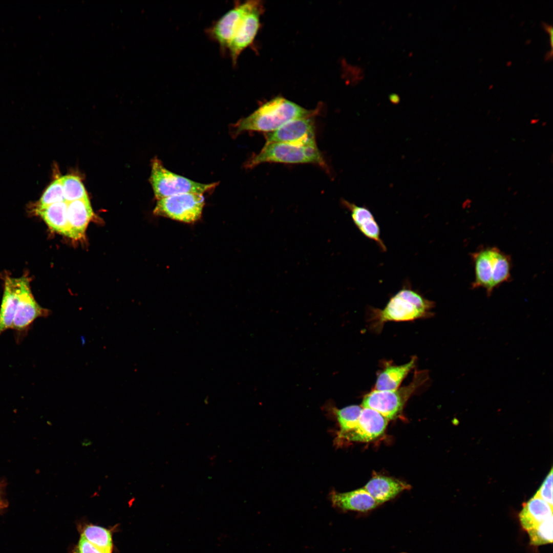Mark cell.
<instances>
[{
    "instance_id": "6da1fadb",
    "label": "cell",
    "mask_w": 553,
    "mask_h": 553,
    "mask_svg": "<svg viewBox=\"0 0 553 553\" xmlns=\"http://www.w3.org/2000/svg\"><path fill=\"white\" fill-rule=\"evenodd\" d=\"M316 113V110H307L285 98L277 97L231 125L230 134L236 138L245 132H271L291 120L313 117Z\"/></svg>"
},
{
    "instance_id": "7a4b0ae2",
    "label": "cell",
    "mask_w": 553,
    "mask_h": 553,
    "mask_svg": "<svg viewBox=\"0 0 553 553\" xmlns=\"http://www.w3.org/2000/svg\"><path fill=\"white\" fill-rule=\"evenodd\" d=\"M435 303L426 298L418 290L407 283L381 309L372 308L374 319L379 324L387 322H405L430 317Z\"/></svg>"
},
{
    "instance_id": "3957f363",
    "label": "cell",
    "mask_w": 553,
    "mask_h": 553,
    "mask_svg": "<svg viewBox=\"0 0 553 553\" xmlns=\"http://www.w3.org/2000/svg\"><path fill=\"white\" fill-rule=\"evenodd\" d=\"M265 162L310 163L328 169L325 160L316 145H298L279 142L266 143L259 153L252 156L246 162L245 167L251 168Z\"/></svg>"
},
{
    "instance_id": "277c9868",
    "label": "cell",
    "mask_w": 553,
    "mask_h": 553,
    "mask_svg": "<svg viewBox=\"0 0 553 553\" xmlns=\"http://www.w3.org/2000/svg\"><path fill=\"white\" fill-rule=\"evenodd\" d=\"M428 379L427 370L416 371L408 385L390 391L373 390L365 395L361 406L378 412L388 420L393 419L400 413L412 395Z\"/></svg>"
},
{
    "instance_id": "5b68a950",
    "label": "cell",
    "mask_w": 553,
    "mask_h": 553,
    "mask_svg": "<svg viewBox=\"0 0 553 553\" xmlns=\"http://www.w3.org/2000/svg\"><path fill=\"white\" fill-rule=\"evenodd\" d=\"M150 181L157 200L185 193L204 195L212 191L218 184V182L201 183L175 174L166 168L157 157L152 160Z\"/></svg>"
},
{
    "instance_id": "8992f818",
    "label": "cell",
    "mask_w": 553,
    "mask_h": 553,
    "mask_svg": "<svg viewBox=\"0 0 553 553\" xmlns=\"http://www.w3.org/2000/svg\"><path fill=\"white\" fill-rule=\"evenodd\" d=\"M204 205L203 194H178L157 200L154 214L178 221L190 223L201 218Z\"/></svg>"
},
{
    "instance_id": "52a82bcc",
    "label": "cell",
    "mask_w": 553,
    "mask_h": 553,
    "mask_svg": "<svg viewBox=\"0 0 553 553\" xmlns=\"http://www.w3.org/2000/svg\"><path fill=\"white\" fill-rule=\"evenodd\" d=\"M50 311L41 307L34 299L30 286L29 278L23 276L18 302L11 329L14 331L17 343H20L27 335L34 321L46 317Z\"/></svg>"
},
{
    "instance_id": "ba28073f",
    "label": "cell",
    "mask_w": 553,
    "mask_h": 553,
    "mask_svg": "<svg viewBox=\"0 0 553 553\" xmlns=\"http://www.w3.org/2000/svg\"><path fill=\"white\" fill-rule=\"evenodd\" d=\"M258 2L248 1L242 3L237 2L233 8L206 29V34L219 45L222 54L227 53L228 46L238 26Z\"/></svg>"
},
{
    "instance_id": "9c48e42d",
    "label": "cell",
    "mask_w": 553,
    "mask_h": 553,
    "mask_svg": "<svg viewBox=\"0 0 553 553\" xmlns=\"http://www.w3.org/2000/svg\"><path fill=\"white\" fill-rule=\"evenodd\" d=\"M266 143L279 142L298 145H316L312 117L291 120L277 130L264 133Z\"/></svg>"
},
{
    "instance_id": "30bf717a",
    "label": "cell",
    "mask_w": 553,
    "mask_h": 553,
    "mask_svg": "<svg viewBox=\"0 0 553 553\" xmlns=\"http://www.w3.org/2000/svg\"><path fill=\"white\" fill-rule=\"evenodd\" d=\"M388 420L378 412L363 408L356 425L350 430L337 437L338 440L368 442L385 432Z\"/></svg>"
},
{
    "instance_id": "8fae6325",
    "label": "cell",
    "mask_w": 553,
    "mask_h": 553,
    "mask_svg": "<svg viewBox=\"0 0 553 553\" xmlns=\"http://www.w3.org/2000/svg\"><path fill=\"white\" fill-rule=\"evenodd\" d=\"M262 12V5L259 1L238 26L227 49L233 66L236 65L241 53L253 41L259 29Z\"/></svg>"
},
{
    "instance_id": "7c38bea8",
    "label": "cell",
    "mask_w": 553,
    "mask_h": 553,
    "mask_svg": "<svg viewBox=\"0 0 553 553\" xmlns=\"http://www.w3.org/2000/svg\"><path fill=\"white\" fill-rule=\"evenodd\" d=\"M498 249L496 247H486L471 254L475 271V279L472 287L473 289L484 288L488 296H491L493 291L492 284L496 271V254Z\"/></svg>"
},
{
    "instance_id": "4fadbf2b",
    "label": "cell",
    "mask_w": 553,
    "mask_h": 553,
    "mask_svg": "<svg viewBox=\"0 0 553 553\" xmlns=\"http://www.w3.org/2000/svg\"><path fill=\"white\" fill-rule=\"evenodd\" d=\"M342 203L349 210L354 224L361 233L373 241L381 251H386L387 247L380 237L379 225L371 211L365 206H358L345 200Z\"/></svg>"
},
{
    "instance_id": "5bb4252c",
    "label": "cell",
    "mask_w": 553,
    "mask_h": 553,
    "mask_svg": "<svg viewBox=\"0 0 553 553\" xmlns=\"http://www.w3.org/2000/svg\"><path fill=\"white\" fill-rule=\"evenodd\" d=\"M93 215L88 197L67 203L68 237L75 240L84 238Z\"/></svg>"
},
{
    "instance_id": "9a60e30c",
    "label": "cell",
    "mask_w": 553,
    "mask_h": 553,
    "mask_svg": "<svg viewBox=\"0 0 553 553\" xmlns=\"http://www.w3.org/2000/svg\"><path fill=\"white\" fill-rule=\"evenodd\" d=\"M330 498L334 507L344 511L366 512L380 505L364 487L345 493L334 492Z\"/></svg>"
},
{
    "instance_id": "2e32d148",
    "label": "cell",
    "mask_w": 553,
    "mask_h": 553,
    "mask_svg": "<svg viewBox=\"0 0 553 553\" xmlns=\"http://www.w3.org/2000/svg\"><path fill=\"white\" fill-rule=\"evenodd\" d=\"M23 276L7 277L5 281L4 294L0 307V336L11 329L21 289Z\"/></svg>"
},
{
    "instance_id": "e0dca14e",
    "label": "cell",
    "mask_w": 553,
    "mask_h": 553,
    "mask_svg": "<svg viewBox=\"0 0 553 553\" xmlns=\"http://www.w3.org/2000/svg\"><path fill=\"white\" fill-rule=\"evenodd\" d=\"M364 488L381 504L394 498L401 492L410 489V486L398 479L377 475L373 477Z\"/></svg>"
},
{
    "instance_id": "ac0fdd59",
    "label": "cell",
    "mask_w": 553,
    "mask_h": 553,
    "mask_svg": "<svg viewBox=\"0 0 553 553\" xmlns=\"http://www.w3.org/2000/svg\"><path fill=\"white\" fill-rule=\"evenodd\" d=\"M552 516V506L536 495L523 505L519 514L522 528L528 531Z\"/></svg>"
},
{
    "instance_id": "d6986e66",
    "label": "cell",
    "mask_w": 553,
    "mask_h": 553,
    "mask_svg": "<svg viewBox=\"0 0 553 553\" xmlns=\"http://www.w3.org/2000/svg\"><path fill=\"white\" fill-rule=\"evenodd\" d=\"M34 210L51 229L68 236L67 202L62 201L45 206L35 207Z\"/></svg>"
},
{
    "instance_id": "ffe728a7",
    "label": "cell",
    "mask_w": 553,
    "mask_h": 553,
    "mask_svg": "<svg viewBox=\"0 0 553 553\" xmlns=\"http://www.w3.org/2000/svg\"><path fill=\"white\" fill-rule=\"evenodd\" d=\"M416 360V357H413L405 364L387 367L378 376L374 390L390 391L398 388L409 372L414 367Z\"/></svg>"
},
{
    "instance_id": "44dd1931",
    "label": "cell",
    "mask_w": 553,
    "mask_h": 553,
    "mask_svg": "<svg viewBox=\"0 0 553 553\" xmlns=\"http://www.w3.org/2000/svg\"><path fill=\"white\" fill-rule=\"evenodd\" d=\"M81 536L105 552L112 553L113 543L110 530L97 525H86L81 528Z\"/></svg>"
},
{
    "instance_id": "7402d4cb",
    "label": "cell",
    "mask_w": 553,
    "mask_h": 553,
    "mask_svg": "<svg viewBox=\"0 0 553 553\" xmlns=\"http://www.w3.org/2000/svg\"><path fill=\"white\" fill-rule=\"evenodd\" d=\"M363 408L360 406L351 405L341 409L334 410L340 427L337 436L349 431L356 425Z\"/></svg>"
},
{
    "instance_id": "603a6c76",
    "label": "cell",
    "mask_w": 553,
    "mask_h": 553,
    "mask_svg": "<svg viewBox=\"0 0 553 553\" xmlns=\"http://www.w3.org/2000/svg\"><path fill=\"white\" fill-rule=\"evenodd\" d=\"M61 179L63 197L66 202L88 198L85 188L78 176L69 175L61 177Z\"/></svg>"
},
{
    "instance_id": "cb8c5ba5",
    "label": "cell",
    "mask_w": 553,
    "mask_h": 553,
    "mask_svg": "<svg viewBox=\"0 0 553 553\" xmlns=\"http://www.w3.org/2000/svg\"><path fill=\"white\" fill-rule=\"evenodd\" d=\"M512 261L509 255L499 249L496 255V271L493 278V291L502 283L507 282L511 278Z\"/></svg>"
},
{
    "instance_id": "d4e9b609",
    "label": "cell",
    "mask_w": 553,
    "mask_h": 553,
    "mask_svg": "<svg viewBox=\"0 0 553 553\" xmlns=\"http://www.w3.org/2000/svg\"><path fill=\"white\" fill-rule=\"evenodd\" d=\"M552 516L527 531L530 544L539 546L552 542Z\"/></svg>"
},
{
    "instance_id": "484cf974",
    "label": "cell",
    "mask_w": 553,
    "mask_h": 553,
    "mask_svg": "<svg viewBox=\"0 0 553 553\" xmlns=\"http://www.w3.org/2000/svg\"><path fill=\"white\" fill-rule=\"evenodd\" d=\"M65 201L63 194L61 177L56 179L43 193L35 207H42Z\"/></svg>"
},
{
    "instance_id": "4316f807",
    "label": "cell",
    "mask_w": 553,
    "mask_h": 553,
    "mask_svg": "<svg viewBox=\"0 0 553 553\" xmlns=\"http://www.w3.org/2000/svg\"><path fill=\"white\" fill-rule=\"evenodd\" d=\"M535 495L552 506V469L551 468Z\"/></svg>"
},
{
    "instance_id": "83f0119b",
    "label": "cell",
    "mask_w": 553,
    "mask_h": 553,
    "mask_svg": "<svg viewBox=\"0 0 553 553\" xmlns=\"http://www.w3.org/2000/svg\"><path fill=\"white\" fill-rule=\"evenodd\" d=\"M74 553H106L94 546L81 536Z\"/></svg>"
},
{
    "instance_id": "f1b7e54d",
    "label": "cell",
    "mask_w": 553,
    "mask_h": 553,
    "mask_svg": "<svg viewBox=\"0 0 553 553\" xmlns=\"http://www.w3.org/2000/svg\"><path fill=\"white\" fill-rule=\"evenodd\" d=\"M543 26L544 29H545L546 30V31L550 34V45L552 46V26L551 25H548V24H546L545 23H543Z\"/></svg>"
},
{
    "instance_id": "f546056e",
    "label": "cell",
    "mask_w": 553,
    "mask_h": 553,
    "mask_svg": "<svg viewBox=\"0 0 553 553\" xmlns=\"http://www.w3.org/2000/svg\"><path fill=\"white\" fill-rule=\"evenodd\" d=\"M0 506H1V502H0Z\"/></svg>"
}]
</instances>
